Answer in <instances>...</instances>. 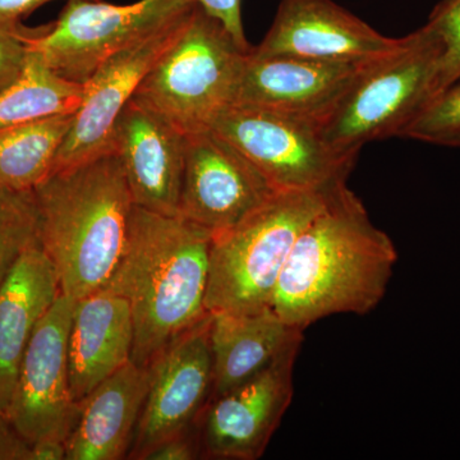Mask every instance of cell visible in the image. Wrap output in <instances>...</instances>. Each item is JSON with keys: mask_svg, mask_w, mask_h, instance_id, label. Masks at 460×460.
Returning a JSON list of instances; mask_svg holds the SVG:
<instances>
[{"mask_svg": "<svg viewBox=\"0 0 460 460\" xmlns=\"http://www.w3.org/2000/svg\"><path fill=\"white\" fill-rule=\"evenodd\" d=\"M396 262L392 238L343 184L296 238L271 310L301 332L334 314H370L385 296Z\"/></svg>", "mask_w": 460, "mask_h": 460, "instance_id": "6da1fadb", "label": "cell"}, {"mask_svg": "<svg viewBox=\"0 0 460 460\" xmlns=\"http://www.w3.org/2000/svg\"><path fill=\"white\" fill-rule=\"evenodd\" d=\"M211 233L180 215L133 206L122 256L102 289L123 296L135 326L132 362L147 366L206 310Z\"/></svg>", "mask_w": 460, "mask_h": 460, "instance_id": "7a4b0ae2", "label": "cell"}, {"mask_svg": "<svg viewBox=\"0 0 460 460\" xmlns=\"http://www.w3.org/2000/svg\"><path fill=\"white\" fill-rule=\"evenodd\" d=\"M33 190L40 246L74 301L107 286L128 233L133 199L117 154L48 175Z\"/></svg>", "mask_w": 460, "mask_h": 460, "instance_id": "3957f363", "label": "cell"}, {"mask_svg": "<svg viewBox=\"0 0 460 460\" xmlns=\"http://www.w3.org/2000/svg\"><path fill=\"white\" fill-rule=\"evenodd\" d=\"M444 42L426 23L385 54L359 65L332 113L320 123L332 147L358 156L367 142L402 137L440 93Z\"/></svg>", "mask_w": 460, "mask_h": 460, "instance_id": "277c9868", "label": "cell"}, {"mask_svg": "<svg viewBox=\"0 0 460 460\" xmlns=\"http://www.w3.org/2000/svg\"><path fill=\"white\" fill-rule=\"evenodd\" d=\"M332 190H277L242 222L211 235L208 314L270 307L296 238Z\"/></svg>", "mask_w": 460, "mask_h": 460, "instance_id": "5b68a950", "label": "cell"}, {"mask_svg": "<svg viewBox=\"0 0 460 460\" xmlns=\"http://www.w3.org/2000/svg\"><path fill=\"white\" fill-rule=\"evenodd\" d=\"M248 53L219 20L196 4L135 96L184 135L210 128L234 104Z\"/></svg>", "mask_w": 460, "mask_h": 460, "instance_id": "8992f818", "label": "cell"}, {"mask_svg": "<svg viewBox=\"0 0 460 460\" xmlns=\"http://www.w3.org/2000/svg\"><path fill=\"white\" fill-rule=\"evenodd\" d=\"M211 129L259 169L277 190H332L348 183L358 156L332 147L320 123L270 109L230 105Z\"/></svg>", "mask_w": 460, "mask_h": 460, "instance_id": "52a82bcc", "label": "cell"}, {"mask_svg": "<svg viewBox=\"0 0 460 460\" xmlns=\"http://www.w3.org/2000/svg\"><path fill=\"white\" fill-rule=\"evenodd\" d=\"M193 0H66L56 22L32 40L31 51L60 77L86 84L102 63L180 21Z\"/></svg>", "mask_w": 460, "mask_h": 460, "instance_id": "ba28073f", "label": "cell"}, {"mask_svg": "<svg viewBox=\"0 0 460 460\" xmlns=\"http://www.w3.org/2000/svg\"><path fill=\"white\" fill-rule=\"evenodd\" d=\"M75 301L58 296L33 332L4 414L29 443L66 441L80 414L69 384L68 335Z\"/></svg>", "mask_w": 460, "mask_h": 460, "instance_id": "9c48e42d", "label": "cell"}, {"mask_svg": "<svg viewBox=\"0 0 460 460\" xmlns=\"http://www.w3.org/2000/svg\"><path fill=\"white\" fill-rule=\"evenodd\" d=\"M211 314L172 339L148 363V390L129 458L144 460L151 449L187 434L213 393Z\"/></svg>", "mask_w": 460, "mask_h": 460, "instance_id": "30bf717a", "label": "cell"}, {"mask_svg": "<svg viewBox=\"0 0 460 460\" xmlns=\"http://www.w3.org/2000/svg\"><path fill=\"white\" fill-rule=\"evenodd\" d=\"M301 345L293 344L255 377L208 402L198 420L199 456L261 458L292 402L293 372Z\"/></svg>", "mask_w": 460, "mask_h": 460, "instance_id": "8fae6325", "label": "cell"}, {"mask_svg": "<svg viewBox=\"0 0 460 460\" xmlns=\"http://www.w3.org/2000/svg\"><path fill=\"white\" fill-rule=\"evenodd\" d=\"M275 192L259 169L214 129L186 135L180 217L215 234L242 222Z\"/></svg>", "mask_w": 460, "mask_h": 460, "instance_id": "7c38bea8", "label": "cell"}, {"mask_svg": "<svg viewBox=\"0 0 460 460\" xmlns=\"http://www.w3.org/2000/svg\"><path fill=\"white\" fill-rule=\"evenodd\" d=\"M190 13L155 35L118 51L84 84L83 102L74 114L71 129L58 151L51 172L113 153L111 137L118 117L145 75L180 35Z\"/></svg>", "mask_w": 460, "mask_h": 460, "instance_id": "4fadbf2b", "label": "cell"}, {"mask_svg": "<svg viewBox=\"0 0 460 460\" xmlns=\"http://www.w3.org/2000/svg\"><path fill=\"white\" fill-rule=\"evenodd\" d=\"M111 151L120 160L133 204L157 214L178 215L184 133L133 95L115 122Z\"/></svg>", "mask_w": 460, "mask_h": 460, "instance_id": "5bb4252c", "label": "cell"}, {"mask_svg": "<svg viewBox=\"0 0 460 460\" xmlns=\"http://www.w3.org/2000/svg\"><path fill=\"white\" fill-rule=\"evenodd\" d=\"M398 42L332 0H281L270 29L253 51L323 62H363L394 49Z\"/></svg>", "mask_w": 460, "mask_h": 460, "instance_id": "9a60e30c", "label": "cell"}, {"mask_svg": "<svg viewBox=\"0 0 460 460\" xmlns=\"http://www.w3.org/2000/svg\"><path fill=\"white\" fill-rule=\"evenodd\" d=\"M361 63L262 56L252 48L233 105L270 109L321 123L338 104Z\"/></svg>", "mask_w": 460, "mask_h": 460, "instance_id": "2e32d148", "label": "cell"}, {"mask_svg": "<svg viewBox=\"0 0 460 460\" xmlns=\"http://www.w3.org/2000/svg\"><path fill=\"white\" fill-rule=\"evenodd\" d=\"M135 326L123 296L100 289L75 304L68 335V367L75 402L132 361Z\"/></svg>", "mask_w": 460, "mask_h": 460, "instance_id": "e0dca14e", "label": "cell"}, {"mask_svg": "<svg viewBox=\"0 0 460 460\" xmlns=\"http://www.w3.org/2000/svg\"><path fill=\"white\" fill-rule=\"evenodd\" d=\"M148 390L147 366L129 362L83 402L66 440V460H119L131 450Z\"/></svg>", "mask_w": 460, "mask_h": 460, "instance_id": "ac0fdd59", "label": "cell"}, {"mask_svg": "<svg viewBox=\"0 0 460 460\" xmlns=\"http://www.w3.org/2000/svg\"><path fill=\"white\" fill-rule=\"evenodd\" d=\"M62 295L56 266L41 246L27 250L0 284V411L13 393L36 326Z\"/></svg>", "mask_w": 460, "mask_h": 460, "instance_id": "d6986e66", "label": "cell"}, {"mask_svg": "<svg viewBox=\"0 0 460 460\" xmlns=\"http://www.w3.org/2000/svg\"><path fill=\"white\" fill-rule=\"evenodd\" d=\"M304 341L271 307L252 313L211 314L213 396L234 389L268 368L284 350Z\"/></svg>", "mask_w": 460, "mask_h": 460, "instance_id": "ffe728a7", "label": "cell"}, {"mask_svg": "<svg viewBox=\"0 0 460 460\" xmlns=\"http://www.w3.org/2000/svg\"><path fill=\"white\" fill-rule=\"evenodd\" d=\"M74 114H60L0 128V186L32 190L53 171Z\"/></svg>", "mask_w": 460, "mask_h": 460, "instance_id": "44dd1931", "label": "cell"}, {"mask_svg": "<svg viewBox=\"0 0 460 460\" xmlns=\"http://www.w3.org/2000/svg\"><path fill=\"white\" fill-rule=\"evenodd\" d=\"M84 90V84L60 77L30 51L22 74L0 91V128L75 114L83 102Z\"/></svg>", "mask_w": 460, "mask_h": 460, "instance_id": "7402d4cb", "label": "cell"}, {"mask_svg": "<svg viewBox=\"0 0 460 460\" xmlns=\"http://www.w3.org/2000/svg\"><path fill=\"white\" fill-rule=\"evenodd\" d=\"M40 246V222L33 190L0 186V284L30 248Z\"/></svg>", "mask_w": 460, "mask_h": 460, "instance_id": "603a6c76", "label": "cell"}, {"mask_svg": "<svg viewBox=\"0 0 460 460\" xmlns=\"http://www.w3.org/2000/svg\"><path fill=\"white\" fill-rule=\"evenodd\" d=\"M402 137L445 147H460V78L441 91Z\"/></svg>", "mask_w": 460, "mask_h": 460, "instance_id": "cb8c5ba5", "label": "cell"}, {"mask_svg": "<svg viewBox=\"0 0 460 460\" xmlns=\"http://www.w3.org/2000/svg\"><path fill=\"white\" fill-rule=\"evenodd\" d=\"M50 23L27 27L22 20L0 17V91L4 90L22 74L31 42L49 29Z\"/></svg>", "mask_w": 460, "mask_h": 460, "instance_id": "d4e9b609", "label": "cell"}, {"mask_svg": "<svg viewBox=\"0 0 460 460\" xmlns=\"http://www.w3.org/2000/svg\"><path fill=\"white\" fill-rule=\"evenodd\" d=\"M428 23L444 42L440 93L460 78V0H441L429 13Z\"/></svg>", "mask_w": 460, "mask_h": 460, "instance_id": "484cf974", "label": "cell"}, {"mask_svg": "<svg viewBox=\"0 0 460 460\" xmlns=\"http://www.w3.org/2000/svg\"><path fill=\"white\" fill-rule=\"evenodd\" d=\"M206 13L217 18L234 38L235 42L246 51L252 50L248 42L242 21V0H193Z\"/></svg>", "mask_w": 460, "mask_h": 460, "instance_id": "4316f807", "label": "cell"}, {"mask_svg": "<svg viewBox=\"0 0 460 460\" xmlns=\"http://www.w3.org/2000/svg\"><path fill=\"white\" fill-rule=\"evenodd\" d=\"M199 456V440L190 432L168 438L146 454L144 460H192Z\"/></svg>", "mask_w": 460, "mask_h": 460, "instance_id": "83f0119b", "label": "cell"}, {"mask_svg": "<svg viewBox=\"0 0 460 460\" xmlns=\"http://www.w3.org/2000/svg\"><path fill=\"white\" fill-rule=\"evenodd\" d=\"M32 445L0 411V460H31Z\"/></svg>", "mask_w": 460, "mask_h": 460, "instance_id": "f1b7e54d", "label": "cell"}, {"mask_svg": "<svg viewBox=\"0 0 460 460\" xmlns=\"http://www.w3.org/2000/svg\"><path fill=\"white\" fill-rule=\"evenodd\" d=\"M53 0H0V17L23 20L33 11Z\"/></svg>", "mask_w": 460, "mask_h": 460, "instance_id": "f546056e", "label": "cell"}, {"mask_svg": "<svg viewBox=\"0 0 460 460\" xmlns=\"http://www.w3.org/2000/svg\"><path fill=\"white\" fill-rule=\"evenodd\" d=\"M32 445L31 460L66 459V441L59 438H44Z\"/></svg>", "mask_w": 460, "mask_h": 460, "instance_id": "4dcf8cb0", "label": "cell"}]
</instances>
